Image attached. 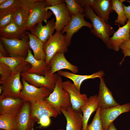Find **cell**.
Returning <instances> with one entry per match:
<instances>
[{"instance_id":"6da1fadb","label":"cell","mask_w":130,"mask_h":130,"mask_svg":"<svg viewBox=\"0 0 130 130\" xmlns=\"http://www.w3.org/2000/svg\"><path fill=\"white\" fill-rule=\"evenodd\" d=\"M84 9L85 17L92 23L93 28L90 32L101 39L108 48L111 49L110 37L115 32L113 27L98 17L93 7L87 6Z\"/></svg>"},{"instance_id":"7a4b0ae2","label":"cell","mask_w":130,"mask_h":130,"mask_svg":"<svg viewBox=\"0 0 130 130\" xmlns=\"http://www.w3.org/2000/svg\"><path fill=\"white\" fill-rule=\"evenodd\" d=\"M63 82L61 76H59L55 82L53 91L44 99L55 109L58 115L61 114V108L65 109L72 106L69 95L63 88Z\"/></svg>"},{"instance_id":"3957f363","label":"cell","mask_w":130,"mask_h":130,"mask_svg":"<svg viewBox=\"0 0 130 130\" xmlns=\"http://www.w3.org/2000/svg\"><path fill=\"white\" fill-rule=\"evenodd\" d=\"M47 7L45 0H38L33 4L30 13L26 28V31L32 30L38 23L44 21L46 23L53 13L47 10Z\"/></svg>"},{"instance_id":"277c9868","label":"cell","mask_w":130,"mask_h":130,"mask_svg":"<svg viewBox=\"0 0 130 130\" xmlns=\"http://www.w3.org/2000/svg\"><path fill=\"white\" fill-rule=\"evenodd\" d=\"M65 36V34L61 32H56L44 44L43 50L46 55L45 61L48 65L52 57L57 52L65 53L68 52Z\"/></svg>"},{"instance_id":"5b68a950","label":"cell","mask_w":130,"mask_h":130,"mask_svg":"<svg viewBox=\"0 0 130 130\" xmlns=\"http://www.w3.org/2000/svg\"><path fill=\"white\" fill-rule=\"evenodd\" d=\"M0 41L7 50L9 57H19L26 58L28 50L31 48L29 37L26 33L20 39H8L0 37Z\"/></svg>"},{"instance_id":"8992f818","label":"cell","mask_w":130,"mask_h":130,"mask_svg":"<svg viewBox=\"0 0 130 130\" xmlns=\"http://www.w3.org/2000/svg\"><path fill=\"white\" fill-rule=\"evenodd\" d=\"M50 72V69L46 71L43 76L29 73L25 71L22 72L20 75L22 78L29 84L38 88L46 87L52 92L59 75L56 73L51 75Z\"/></svg>"},{"instance_id":"52a82bcc","label":"cell","mask_w":130,"mask_h":130,"mask_svg":"<svg viewBox=\"0 0 130 130\" xmlns=\"http://www.w3.org/2000/svg\"><path fill=\"white\" fill-rule=\"evenodd\" d=\"M23 88L20 98L25 101L30 102L44 100L52 92L45 87L38 88L30 84L22 78Z\"/></svg>"},{"instance_id":"ba28073f","label":"cell","mask_w":130,"mask_h":130,"mask_svg":"<svg viewBox=\"0 0 130 130\" xmlns=\"http://www.w3.org/2000/svg\"><path fill=\"white\" fill-rule=\"evenodd\" d=\"M68 24L65 26L61 32L63 34L66 32L65 39L68 47L71 44L72 38L73 34L78 32L83 26H86L91 29L92 24L86 21L84 18V13L75 15H72Z\"/></svg>"},{"instance_id":"9c48e42d","label":"cell","mask_w":130,"mask_h":130,"mask_svg":"<svg viewBox=\"0 0 130 130\" xmlns=\"http://www.w3.org/2000/svg\"><path fill=\"white\" fill-rule=\"evenodd\" d=\"M130 111V103L106 108H100L99 115L104 129L107 130L110 125L120 115Z\"/></svg>"},{"instance_id":"30bf717a","label":"cell","mask_w":130,"mask_h":130,"mask_svg":"<svg viewBox=\"0 0 130 130\" xmlns=\"http://www.w3.org/2000/svg\"><path fill=\"white\" fill-rule=\"evenodd\" d=\"M30 116L35 122H38L42 117H56L58 114L55 109L44 100L30 102Z\"/></svg>"},{"instance_id":"8fae6325","label":"cell","mask_w":130,"mask_h":130,"mask_svg":"<svg viewBox=\"0 0 130 130\" xmlns=\"http://www.w3.org/2000/svg\"><path fill=\"white\" fill-rule=\"evenodd\" d=\"M20 71L12 74L3 85V90L0 96V99L7 97L20 98V92L23 88V85L20 80Z\"/></svg>"},{"instance_id":"7c38bea8","label":"cell","mask_w":130,"mask_h":130,"mask_svg":"<svg viewBox=\"0 0 130 130\" xmlns=\"http://www.w3.org/2000/svg\"><path fill=\"white\" fill-rule=\"evenodd\" d=\"M46 9L51 11L55 15V29L56 32H61L71 18L66 4L65 2L52 6L47 7Z\"/></svg>"},{"instance_id":"4fadbf2b","label":"cell","mask_w":130,"mask_h":130,"mask_svg":"<svg viewBox=\"0 0 130 130\" xmlns=\"http://www.w3.org/2000/svg\"><path fill=\"white\" fill-rule=\"evenodd\" d=\"M63 88L68 93L72 108L76 110H81V107L85 105L88 98L85 94H81L73 83L67 80L63 82Z\"/></svg>"},{"instance_id":"5bb4252c","label":"cell","mask_w":130,"mask_h":130,"mask_svg":"<svg viewBox=\"0 0 130 130\" xmlns=\"http://www.w3.org/2000/svg\"><path fill=\"white\" fill-rule=\"evenodd\" d=\"M60 110L66 118V130H82L83 114L81 110H76L71 106L65 109L61 108Z\"/></svg>"},{"instance_id":"9a60e30c","label":"cell","mask_w":130,"mask_h":130,"mask_svg":"<svg viewBox=\"0 0 130 130\" xmlns=\"http://www.w3.org/2000/svg\"><path fill=\"white\" fill-rule=\"evenodd\" d=\"M48 65L51 75L63 69L69 70L74 74L78 71V67L69 62L65 58L64 53L62 52L56 53L51 59Z\"/></svg>"},{"instance_id":"2e32d148","label":"cell","mask_w":130,"mask_h":130,"mask_svg":"<svg viewBox=\"0 0 130 130\" xmlns=\"http://www.w3.org/2000/svg\"><path fill=\"white\" fill-rule=\"evenodd\" d=\"M25 102L20 98L7 97L0 99V115L17 116Z\"/></svg>"},{"instance_id":"e0dca14e","label":"cell","mask_w":130,"mask_h":130,"mask_svg":"<svg viewBox=\"0 0 130 130\" xmlns=\"http://www.w3.org/2000/svg\"><path fill=\"white\" fill-rule=\"evenodd\" d=\"M30 102L26 101L17 116V130H33L35 122L31 117Z\"/></svg>"},{"instance_id":"ac0fdd59","label":"cell","mask_w":130,"mask_h":130,"mask_svg":"<svg viewBox=\"0 0 130 130\" xmlns=\"http://www.w3.org/2000/svg\"><path fill=\"white\" fill-rule=\"evenodd\" d=\"M100 78L99 91L97 96L99 107L100 108H104L119 104L114 99L112 92L106 85L103 78Z\"/></svg>"},{"instance_id":"d6986e66","label":"cell","mask_w":130,"mask_h":130,"mask_svg":"<svg viewBox=\"0 0 130 130\" xmlns=\"http://www.w3.org/2000/svg\"><path fill=\"white\" fill-rule=\"evenodd\" d=\"M55 19L53 18L47 21L45 26L42 25V22L38 23L30 31V33L44 44L53 34L55 30Z\"/></svg>"},{"instance_id":"ffe728a7","label":"cell","mask_w":130,"mask_h":130,"mask_svg":"<svg viewBox=\"0 0 130 130\" xmlns=\"http://www.w3.org/2000/svg\"><path fill=\"white\" fill-rule=\"evenodd\" d=\"M118 26V29L110 38L111 49L116 52L119 51L120 45L124 41H130V20L122 27Z\"/></svg>"},{"instance_id":"44dd1931","label":"cell","mask_w":130,"mask_h":130,"mask_svg":"<svg viewBox=\"0 0 130 130\" xmlns=\"http://www.w3.org/2000/svg\"><path fill=\"white\" fill-rule=\"evenodd\" d=\"M27 55L25 60L31 64V67L26 68V71L29 73H34L40 75H45V72L50 69L45 61L36 59L32 53L30 49L28 50Z\"/></svg>"},{"instance_id":"7402d4cb","label":"cell","mask_w":130,"mask_h":130,"mask_svg":"<svg viewBox=\"0 0 130 130\" xmlns=\"http://www.w3.org/2000/svg\"><path fill=\"white\" fill-rule=\"evenodd\" d=\"M57 72L59 76L64 77L72 80L74 85L80 91L81 84L84 81L88 79L103 77L105 74L103 71H99L89 75H77L72 72L61 70L58 71Z\"/></svg>"},{"instance_id":"603a6c76","label":"cell","mask_w":130,"mask_h":130,"mask_svg":"<svg viewBox=\"0 0 130 130\" xmlns=\"http://www.w3.org/2000/svg\"><path fill=\"white\" fill-rule=\"evenodd\" d=\"M93 8L97 16L108 24L110 14L113 11L112 0H95Z\"/></svg>"},{"instance_id":"cb8c5ba5","label":"cell","mask_w":130,"mask_h":130,"mask_svg":"<svg viewBox=\"0 0 130 130\" xmlns=\"http://www.w3.org/2000/svg\"><path fill=\"white\" fill-rule=\"evenodd\" d=\"M99 107V102L96 94L88 98L87 104L81 107V109L83 114L82 130H85L89 119L91 114L97 110Z\"/></svg>"},{"instance_id":"d4e9b609","label":"cell","mask_w":130,"mask_h":130,"mask_svg":"<svg viewBox=\"0 0 130 130\" xmlns=\"http://www.w3.org/2000/svg\"><path fill=\"white\" fill-rule=\"evenodd\" d=\"M26 34V31L20 29L13 22L0 28V37L5 39H20Z\"/></svg>"},{"instance_id":"484cf974","label":"cell","mask_w":130,"mask_h":130,"mask_svg":"<svg viewBox=\"0 0 130 130\" xmlns=\"http://www.w3.org/2000/svg\"><path fill=\"white\" fill-rule=\"evenodd\" d=\"M26 58L20 57H2L0 58V62L8 65L11 68L12 74L22 72L25 66L29 64L25 60Z\"/></svg>"},{"instance_id":"4316f807","label":"cell","mask_w":130,"mask_h":130,"mask_svg":"<svg viewBox=\"0 0 130 130\" xmlns=\"http://www.w3.org/2000/svg\"><path fill=\"white\" fill-rule=\"evenodd\" d=\"M26 32L28 36L30 46L33 52L34 58L38 60L45 61L46 55L43 50L44 43L29 32Z\"/></svg>"},{"instance_id":"83f0119b","label":"cell","mask_w":130,"mask_h":130,"mask_svg":"<svg viewBox=\"0 0 130 130\" xmlns=\"http://www.w3.org/2000/svg\"><path fill=\"white\" fill-rule=\"evenodd\" d=\"M31 8L23 5L15 12L13 22L20 29L26 31L28 16Z\"/></svg>"},{"instance_id":"f1b7e54d","label":"cell","mask_w":130,"mask_h":130,"mask_svg":"<svg viewBox=\"0 0 130 130\" xmlns=\"http://www.w3.org/2000/svg\"><path fill=\"white\" fill-rule=\"evenodd\" d=\"M22 5V0H7L0 5V18L16 11L21 7Z\"/></svg>"},{"instance_id":"f546056e","label":"cell","mask_w":130,"mask_h":130,"mask_svg":"<svg viewBox=\"0 0 130 130\" xmlns=\"http://www.w3.org/2000/svg\"><path fill=\"white\" fill-rule=\"evenodd\" d=\"M123 2L122 0H112V9L118 15L117 19L114 22L118 25H120L122 26L126 24V22H127L124 15Z\"/></svg>"},{"instance_id":"4dcf8cb0","label":"cell","mask_w":130,"mask_h":130,"mask_svg":"<svg viewBox=\"0 0 130 130\" xmlns=\"http://www.w3.org/2000/svg\"><path fill=\"white\" fill-rule=\"evenodd\" d=\"M17 116L0 115V129L5 130H17Z\"/></svg>"},{"instance_id":"1f68e13d","label":"cell","mask_w":130,"mask_h":130,"mask_svg":"<svg viewBox=\"0 0 130 130\" xmlns=\"http://www.w3.org/2000/svg\"><path fill=\"white\" fill-rule=\"evenodd\" d=\"M100 108L98 107L91 123L87 125L85 130H105L99 115Z\"/></svg>"},{"instance_id":"d6a6232c","label":"cell","mask_w":130,"mask_h":130,"mask_svg":"<svg viewBox=\"0 0 130 130\" xmlns=\"http://www.w3.org/2000/svg\"><path fill=\"white\" fill-rule=\"evenodd\" d=\"M65 3L71 16L84 13V9L78 3L76 0H65Z\"/></svg>"},{"instance_id":"836d02e7","label":"cell","mask_w":130,"mask_h":130,"mask_svg":"<svg viewBox=\"0 0 130 130\" xmlns=\"http://www.w3.org/2000/svg\"><path fill=\"white\" fill-rule=\"evenodd\" d=\"M12 73L11 69L8 65L0 62V74L1 76L0 79V84L3 85Z\"/></svg>"},{"instance_id":"e575fe53","label":"cell","mask_w":130,"mask_h":130,"mask_svg":"<svg viewBox=\"0 0 130 130\" xmlns=\"http://www.w3.org/2000/svg\"><path fill=\"white\" fill-rule=\"evenodd\" d=\"M15 12L7 14L0 18V28L5 27L13 22Z\"/></svg>"},{"instance_id":"d590c367","label":"cell","mask_w":130,"mask_h":130,"mask_svg":"<svg viewBox=\"0 0 130 130\" xmlns=\"http://www.w3.org/2000/svg\"><path fill=\"white\" fill-rule=\"evenodd\" d=\"M78 3L84 8L87 6L93 7L95 0H76Z\"/></svg>"},{"instance_id":"8d00e7d4","label":"cell","mask_w":130,"mask_h":130,"mask_svg":"<svg viewBox=\"0 0 130 130\" xmlns=\"http://www.w3.org/2000/svg\"><path fill=\"white\" fill-rule=\"evenodd\" d=\"M51 122L50 117L45 116L40 118L38 123L40 124L41 127H46L50 125Z\"/></svg>"},{"instance_id":"74e56055","label":"cell","mask_w":130,"mask_h":130,"mask_svg":"<svg viewBox=\"0 0 130 130\" xmlns=\"http://www.w3.org/2000/svg\"><path fill=\"white\" fill-rule=\"evenodd\" d=\"M47 7L52 6L65 2L64 0H46Z\"/></svg>"},{"instance_id":"f35d334b","label":"cell","mask_w":130,"mask_h":130,"mask_svg":"<svg viewBox=\"0 0 130 130\" xmlns=\"http://www.w3.org/2000/svg\"><path fill=\"white\" fill-rule=\"evenodd\" d=\"M7 52L0 41V58L2 57H8Z\"/></svg>"},{"instance_id":"ab89813d","label":"cell","mask_w":130,"mask_h":130,"mask_svg":"<svg viewBox=\"0 0 130 130\" xmlns=\"http://www.w3.org/2000/svg\"><path fill=\"white\" fill-rule=\"evenodd\" d=\"M123 6L124 10L125 16L128 22L130 20V6H126L123 3Z\"/></svg>"},{"instance_id":"60d3db41","label":"cell","mask_w":130,"mask_h":130,"mask_svg":"<svg viewBox=\"0 0 130 130\" xmlns=\"http://www.w3.org/2000/svg\"><path fill=\"white\" fill-rule=\"evenodd\" d=\"M120 48L122 50H130V41H124L120 45Z\"/></svg>"},{"instance_id":"b9f144b4","label":"cell","mask_w":130,"mask_h":130,"mask_svg":"<svg viewBox=\"0 0 130 130\" xmlns=\"http://www.w3.org/2000/svg\"><path fill=\"white\" fill-rule=\"evenodd\" d=\"M122 52L124 54V58L119 64L120 65H121L122 62L124 61V58L126 56H130V50H123L122 51Z\"/></svg>"},{"instance_id":"7bdbcfd3","label":"cell","mask_w":130,"mask_h":130,"mask_svg":"<svg viewBox=\"0 0 130 130\" xmlns=\"http://www.w3.org/2000/svg\"><path fill=\"white\" fill-rule=\"evenodd\" d=\"M107 130H117L113 122L109 126Z\"/></svg>"},{"instance_id":"ee69618b","label":"cell","mask_w":130,"mask_h":130,"mask_svg":"<svg viewBox=\"0 0 130 130\" xmlns=\"http://www.w3.org/2000/svg\"><path fill=\"white\" fill-rule=\"evenodd\" d=\"M7 0H0V5L5 3Z\"/></svg>"},{"instance_id":"f6af8a7d","label":"cell","mask_w":130,"mask_h":130,"mask_svg":"<svg viewBox=\"0 0 130 130\" xmlns=\"http://www.w3.org/2000/svg\"><path fill=\"white\" fill-rule=\"evenodd\" d=\"M123 2H124V1L127 2H129L130 3V0H123Z\"/></svg>"},{"instance_id":"bcb514c9","label":"cell","mask_w":130,"mask_h":130,"mask_svg":"<svg viewBox=\"0 0 130 130\" xmlns=\"http://www.w3.org/2000/svg\"><path fill=\"white\" fill-rule=\"evenodd\" d=\"M0 130H5L3 129H0Z\"/></svg>"},{"instance_id":"7dc6e473","label":"cell","mask_w":130,"mask_h":130,"mask_svg":"<svg viewBox=\"0 0 130 130\" xmlns=\"http://www.w3.org/2000/svg\"><path fill=\"white\" fill-rule=\"evenodd\" d=\"M58 130H64L63 129H59Z\"/></svg>"},{"instance_id":"c3c4849f","label":"cell","mask_w":130,"mask_h":130,"mask_svg":"<svg viewBox=\"0 0 130 130\" xmlns=\"http://www.w3.org/2000/svg\"></svg>"}]
</instances>
